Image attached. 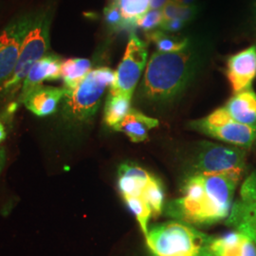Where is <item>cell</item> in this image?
Returning <instances> with one entry per match:
<instances>
[{
  "label": "cell",
  "mask_w": 256,
  "mask_h": 256,
  "mask_svg": "<svg viewBox=\"0 0 256 256\" xmlns=\"http://www.w3.org/2000/svg\"><path fill=\"white\" fill-rule=\"evenodd\" d=\"M240 180L228 174L192 173L183 183L182 196L166 204L165 214L196 226L227 220Z\"/></svg>",
  "instance_id": "cell-1"
},
{
  "label": "cell",
  "mask_w": 256,
  "mask_h": 256,
  "mask_svg": "<svg viewBox=\"0 0 256 256\" xmlns=\"http://www.w3.org/2000/svg\"><path fill=\"white\" fill-rule=\"evenodd\" d=\"M198 62V58L189 46L178 52H156L147 63L140 84L142 95L152 102L173 99L191 81Z\"/></svg>",
  "instance_id": "cell-2"
},
{
  "label": "cell",
  "mask_w": 256,
  "mask_h": 256,
  "mask_svg": "<svg viewBox=\"0 0 256 256\" xmlns=\"http://www.w3.org/2000/svg\"><path fill=\"white\" fill-rule=\"evenodd\" d=\"M118 186L128 208L135 214L146 236L151 218L158 216L164 207L162 183L140 166L124 164L118 170Z\"/></svg>",
  "instance_id": "cell-3"
},
{
  "label": "cell",
  "mask_w": 256,
  "mask_h": 256,
  "mask_svg": "<svg viewBox=\"0 0 256 256\" xmlns=\"http://www.w3.org/2000/svg\"><path fill=\"white\" fill-rule=\"evenodd\" d=\"M146 238L153 256H216V238L182 221L156 224L148 229Z\"/></svg>",
  "instance_id": "cell-4"
},
{
  "label": "cell",
  "mask_w": 256,
  "mask_h": 256,
  "mask_svg": "<svg viewBox=\"0 0 256 256\" xmlns=\"http://www.w3.org/2000/svg\"><path fill=\"white\" fill-rule=\"evenodd\" d=\"M114 82L115 72L110 68H98L92 70L74 90H64V118L74 122H84L92 119L101 104L106 90L110 88Z\"/></svg>",
  "instance_id": "cell-5"
},
{
  "label": "cell",
  "mask_w": 256,
  "mask_h": 256,
  "mask_svg": "<svg viewBox=\"0 0 256 256\" xmlns=\"http://www.w3.org/2000/svg\"><path fill=\"white\" fill-rule=\"evenodd\" d=\"M52 14L42 12L34 14L32 23L21 48L18 62L9 80L4 84L3 93L16 92L24 82L32 66L42 59L50 48V30Z\"/></svg>",
  "instance_id": "cell-6"
},
{
  "label": "cell",
  "mask_w": 256,
  "mask_h": 256,
  "mask_svg": "<svg viewBox=\"0 0 256 256\" xmlns=\"http://www.w3.org/2000/svg\"><path fill=\"white\" fill-rule=\"evenodd\" d=\"M246 170L244 149L204 142L194 162V173L234 176L242 178Z\"/></svg>",
  "instance_id": "cell-7"
},
{
  "label": "cell",
  "mask_w": 256,
  "mask_h": 256,
  "mask_svg": "<svg viewBox=\"0 0 256 256\" xmlns=\"http://www.w3.org/2000/svg\"><path fill=\"white\" fill-rule=\"evenodd\" d=\"M192 128L239 148H250L256 142V129L232 119L224 108L214 110L206 118L192 122Z\"/></svg>",
  "instance_id": "cell-8"
},
{
  "label": "cell",
  "mask_w": 256,
  "mask_h": 256,
  "mask_svg": "<svg viewBox=\"0 0 256 256\" xmlns=\"http://www.w3.org/2000/svg\"><path fill=\"white\" fill-rule=\"evenodd\" d=\"M147 45L132 34L128 40V46L122 62L115 72V82L110 92L122 94L132 98L138 82L147 63Z\"/></svg>",
  "instance_id": "cell-9"
},
{
  "label": "cell",
  "mask_w": 256,
  "mask_h": 256,
  "mask_svg": "<svg viewBox=\"0 0 256 256\" xmlns=\"http://www.w3.org/2000/svg\"><path fill=\"white\" fill-rule=\"evenodd\" d=\"M34 14H23L10 22L0 32V88L14 74L21 48Z\"/></svg>",
  "instance_id": "cell-10"
},
{
  "label": "cell",
  "mask_w": 256,
  "mask_h": 256,
  "mask_svg": "<svg viewBox=\"0 0 256 256\" xmlns=\"http://www.w3.org/2000/svg\"><path fill=\"white\" fill-rule=\"evenodd\" d=\"M226 224L256 245V170L242 183L238 200L232 206Z\"/></svg>",
  "instance_id": "cell-11"
},
{
  "label": "cell",
  "mask_w": 256,
  "mask_h": 256,
  "mask_svg": "<svg viewBox=\"0 0 256 256\" xmlns=\"http://www.w3.org/2000/svg\"><path fill=\"white\" fill-rule=\"evenodd\" d=\"M227 77L234 94L252 90L256 77V45L230 57Z\"/></svg>",
  "instance_id": "cell-12"
},
{
  "label": "cell",
  "mask_w": 256,
  "mask_h": 256,
  "mask_svg": "<svg viewBox=\"0 0 256 256\" xmlns=\"http://www.w3.org/2000/svg\"><path fill=\"white\" fill-rule=\"evenodd\" d=\"M64 88H54L40 84L20 99L32 113L38 117L54 114L61 100L64 99Z\"/></svg>",
  "instance_id": "cell-13"
},
{
  "label": "cell",
  "mask_w": 256,
  "mask_h": 256,
  "mask_svg": "<svg viewBox=\"0 0 256 256\" xmlns=\"http://www.w3.org/2000/svg\"><path fill=\"white\" fill-rule=\"evenodd\" d=\"M62 60L54 54L46 55L32 66L23 82L20 99L44 81H56L61 78Z\"/></svg>",
  "instance_id": "cell-14"
},
{
  "label": "cell",
  "mask_w": 256,
  "mask_h": 256,
  "mask_svg": "<svg viewBox=\"0 0 256 256\" xmlns=\"http://www.w3.org/2000/svg\"><path fill=\"white\" fill-rule=\"evenodd\" d=\"M223 108L232 119L256 129V93L252 90L234 94Z\"/></svg>",
  "instance_id": "cell-15"
},
{
  "label": "cell",
  "mask_w": 256,
  "mask_h": 256,
  "mask_svg": "<svg viewBox=\"0 0 256 256\" xmlns=\"http://www.w3.org/2000/svg\"><path fill=\"white\" fill-rule=\"evenodd\" d=\"M158 126V120L131 108L128 115L113 129L124 133L133 142H142L147 140L149 131Z\"/></svg>",
  "instance_id": "cell-16"
},
{
  "label": "cell",
  "mask_w": 256,
  "mask_h": 256,
  "mask_svg": "<svg viewBox=\"0 0 256 256\" xmlns=\"http://www.w3.org/2000/svg\"><path fill=\"white\" fill-rule=\"evenodd\" d=\"M214 252L216 256H256V245L247 236L236 232L216 238Z\"/></svg>",
  "instance_id": "cell-17"
},
{
  "label": "cell",
  "mask_w": 256,
  "mask_h": 256,
  "mask_svg": "<svg viewBox=\"0 0 256 256\" xmlns=\"http://www.w3.org/2000/svg\"><path fill=\"white\" fill-rule=\"evenodd\" d=\"M92 72V63L86 58H70L63 62L61 78L64 90H72Z\"/></svg>",
  "instance_id": "cell-18"
},
{
  "label": "cell",
  "mask_w": 256,
  "mask_h": 256,
  "mask_svg": "<svg viewBox=\"0 0 256 256\" xmlns=\"http://www.w3.org/2000/svg\"><path fill=\"white\" fill-rule=\"evenodd\" d=\"M131 99L130 97L110 92L104 112V122L110 126L114 128L128 114L131 110Z\"/></svg>",
  "instance_id": "cell-19"
},
{
  "label": "cell",
  "mask_w": 256,
  "mask_h": 256,
  "mask_svg": "<svg viewBox=\"0 0 256 256\" xmlns=\"http://www.w3.org/2000/svg\"><path fill=\"white\" fill-rule=\"evenodd\" d=\"M119 8L128 28L136 27L138 19L150 10V0H111Z\"/></svg>",
  "instance_id": "cell-20"
},
{
  "label": "cell",
  "mask_w": 256,
  "mask_h": 256,
  "mask_svg": "<svg viewBox=\"0 0 256 256\" xmlns=\"http://www.w3.org/2000/svg\"><path fill=\"white\" fill-rule=\"evenodd\" d=\"M147 37L155 44L160 52H178L189 46L188 38L176 36L160 28L149 32Z\"/></svg>",
  "instance_id": "cell-21"
},
{
  "label": "cell",
  "mask_w": 256,
  "mask_h": 256,
  "mask_svg": "<svg viewBox=\"0 0 256 256\" xmlns=\"http://www.w3.org/2000/svg\"><path fill=\"white\" fill-rule=\"evenodd\" d=\"M160 10L162 14L164 21L178 19L185 23L194 18L198 12V9L194 5L184 6L176 3L173 0H168L164 7Z\"/></svg>",
  "instance_id": "cell-22"
},
{
  "label": "cell",
  "mask_w": 256,
  "mask_h": 256,
  "mask_svg": "<svg viewBox=\"0 0 256 256\" xmlns=\"http://www.w3.org/2000/svg\"><path fill=\"white\" fill-rule=\"evenodd\" d=\"M162 21L164 18L160 10H149L144 16L138 19L136 27L149 34L158 30V27L160 28Z\"/></svg>",
  "instance_id": "cell-23"
},
{
  "label": "cell",
  "mask_w": 256,
  "mask_h": 256,
  "mask_svg": "<svg viewBox=\"0 0 256 256\" xmlns=\"http://www.w3.org/2000/svg\"><path fill=\"white\" fill-rule=\"evenodd\" d=\"M104 16L108 25L113 30L128 28L119 8L112 2H110V5L104 10Z\"/></svg>",
  "instance_id": "cell-24"
},
{
  "label": "cell",
  "mask_w": 256,
  "mask_h": 256,
  "mask_svg": "<svg viewBox=\"0 0 256 256\" xmlns=\"http://www.w3.org/2000/svg\"><path fill=\"white\" fill-rule=\"evenodd\" d=\"M185 25V22L178 19H172V20H166L162 21V24L160 26V28L168 34H173L180 30Z\"/></svg>",
  "instance_id": "cell-25"
},
{
  "label": "cell",
  "mask_w": 256,
  "mask_h": 256,
  "mask_svg": "<svg viewBox=\"0 0 256 256\" xmlns=\"http://www.w3.org/2000/svg\"><path fill=\"white\" fill-rule=\"evenodd\" d=\"M168 0H150V9L160 10L164 7Z\"/></svg>",
  "instance_id": "cell-26"
},
{
  "label": "cell",
  "mask_w": 256,
  "mask_h": 256,
  "mask_svg": "<svg viewBox=\"0 0 256 256\" xmlns=\"http://www.w3.org/2000/svg\"><path fill=\"white\" fill-rule=\"evenodd\" d=\"M6 164V153L4 149H0V173L4 168V165Z\"/></svg>",
  "instance_id": "cell-27"
},
{
  "label": "cell",
  "mask_w": 256,
  "mask_h": 256,
  "mask_svg": "<svg viewBox=\"0 0 256 256\" xmlns=\"http://www.w3.org/2000/svg\"><path fill=\"white\" fill-rule=\"evenodd\" d=\"M176 3L184 5V6H192L196 0H173Z\"/></svg>",
  "instance_id": "cell-28"
},
{
  "label": "cell",
  "mask_w": 256,
  "mask_h": 256,
  "mask_svg": "<svg viewBox=\"0 0 256 256\" xmlns=\"http://www.w3.org/2000/svg\"><path fill=\"white\" fill-rule=\"evenodd\" d=\"M6 138V131L4 126L0 122V144Z\"/></svg>",
  "instance_id": "cell-29"
}]
</instances>
